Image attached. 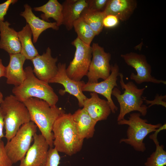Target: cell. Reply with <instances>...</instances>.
<instances>
[{
  "instance_id": "cell-12",
  "label": "cell",
  "mask_w": 166,
  "mask_h": 166,
  "mask_svg": "<svg viewBox=\"0 0 166 166\" xmlns=\"http://www.w3.org/2000/svg\"><path fill=\"white\" fill-rule=\"evenodd\" d=\"M118 65L116 63L111 65V73L106 79L99 82L85 83L82 88L83 92H89L99 94L107 99L111 112L115 113L118 107L114 104L111 97L112 91L114 88L117 86V81L120 72Z\"/></svg>"
},
{
  "instance_id": "cell-8",
  "label": "cell",
  "mask_w": 166,
  "mask_h": 166,
  "mask_svg": "<svg viewBox=\"0 0 166 166\" xmlns=\"http://www.w3.org/2000/svg\"><path fill=\"white\" fill-rule=\"evenodd\" d=\"M72 44L75 47V51L73 59L66 68V73L71 79L80 81L88 72L92 58V48L77 37Z\"/></svg>"
},
{
  "instance_id": "cell-7",
  "label": "cell",
  "mask_w": 166,
  "mask_h": 166,
  "mask_svg": "<svg viewBox=\"0 0 166 166\" xmlns=\"http://www.w3.org/2000/svg\"><path fill=\"white\" fill-rule=\"evenodd\" d=\"M37 127L31 121L25 124L5 145L6 152L13 164L21 161L25 156L36 133Z\"/></svg>"
},
{
  "instance_id": "cell-19",
  "label": "cell",
  "mask_w": 166,
  "mask_h": 166,
  "mask_svg": "<svg viewBox=\"0 0 166 166\" xmlns=\"http://www.w3.org/2000/svg\"><path fill=\"white\" fill-rule=\"evenodd\" d=\"M72 118L79 137L84 140L92 137L97 122L93 120L84 109H79L73 114Z\"/></svg>"
},
{
  "instance_id": "cell-9",
  "label": "cell",
  "mask_w": 166,
  "mask_h": 166,
  "mask_svg": "<svg viewBox=\"0 0 166 166\" xmlns=\"http://www.w3.org/2000/svg\"><path fill=\"white\" fill-rule=\"evenodd\" d=\"M92 58L86 76L88 83L98 82V80L106 79L110 75L111 65L109 62L111 55L105 51L98 43H93L91 46Z\"/></svg>"
},
{
  "instance_id": "cell-16",
  "label": "cell",
  "mask_w": 166,
  "mask_h": 166,
  "mask_svg": "<svg viewBox=\"0 0 166 166\" xmlns=\"http://www.w3.org/2000/svg\"><path fill=\"white\" fill-rule=\"evenodd\" d=\"M9 63L6 67L5 77L6 83L14 86L21 85L26 79V75L23 66L26 60L21 53L9 54Z\"/></svg>"
},
{
  "instance_id": "cell-21",
  "label": "cell",
  "mask_w": 166,
  "mask_h": 166,
  "mask_svg": "<svg viewBox=\"0 0 166 166\" xmlns=\"http://www.w3.org/2000/svg\"><path fill=\"white\" fill-rule=\"evenodd\" d=\"M62 24L68 30L73 28L74 22L80 17L87 6L86 0H66L62 4Z\"/></svg>"
},
{
  "instance_id": "cell-11",
  "label": "cell",
  "mask_w": 166,
  "mask_h": 166,
  "mask_svg": "<svg viewBox=\"0 0 166 166\" xmlns=\"http://www.w3.org/2000/svg\"><path fill=\"white\" fill-rule=\"evenodd\" d=\"M57 71L56 75L48 82L49 83H57L62 85L64 89H60L59 93L64 95L66 93L75 97L77 99L78 104L83 107L84 101L87 98L83 94L82 88L85 83L83 81H76L70 78L66 73V64L59 63L57 65Z\"/></svg>"
},
{
  "instance_id": "cell-18",
  "label": "cell",
  "mask_w": 166,
  "mask_h": 166,
  "mask_svg": "<svg viewBox=\"0 0 166 166\" xmlns=\"http://www.w3.org/2000/svg\"><path fill=\"white\" fill-rule=\"evenodd\" d=\"M10 25L7 21H0V49L9 54L20 53L21 48L18 32L10 27Z\"/></svg>"
},
{
  "instance_id": "cell-3",
  "label": "cell",
  "mask_w": 166,
  "mask_h": 166,
  "mask_svg": "<svg viewBox=\"0 0 166 166\" xmlns=\"http://www.w3.org/2000/svg\"><path fill=\"white\" fill-rule=\"evenodd\" d=\"M26 79L20 85L14 86L13 93L19 101L23 102L30 98L45 101L50 106H53L58 101V97L47 82L38 79L34 75L30 66L24 69Z\"/></svg>"
},
{
  "instance_id": "cell-24",
  "label": "cell",
  "mask_w": 166,
  "mask_h": 166,
  "mask_svg": "<svg viewBox=\"0 0 166 166\" xmlns=\"http://www.w3.org/2000/svg\"><path fill=\"white\" fill-rule=\"evenodd\" d=\"M18 35L21 45L20 53L26 59L31 60L39 54L32 40L31 30L27 23L21 31L18 32Z\"/></svg>"
},
{
  "instance_id": "cell-32",
  "label": "cell",
  "mask_w": 166,
  "mask_h": 166,
  "mask_svg": "<svg viewBox=\"0 0 166 166\" xmlns=\"http://www.w3.org/2000/svg\"><path fill=\"white\" fill-rule=\"evenodd\" d=\"M17 0H7L0 4V21H4V17L6 14L10 6L17 2Z\"/></svg>"
},
{
  "instance_id": "cell-20",
  "label": "cell",
  "mask_w": 166,
  "mask_h": 166,
  "mask_svg": "<svg viewBox=\"0 0 166 166\" xmlns=\"http://www.w3.org/2000/svg\"><path fill=\"white\" fill-rule=\"evenodd\" d=\"M136 6L137 2L135 0H108L103 11L105 16L113 15L124 21L130 17Z\"/></svg>"
},
{
  "instance_id": "cell-17",
  "label": "cell",
  "mask_w": 166,
  "mask_h": 166,
  "mask_svg": "<svg viewBox=\"0 0 166 166\" xmlns=\"http://www.w3.org/2000/svg\"><path fill=\"white\" fill-rule=\"evenodd\" d=\"M24 6V10L21 12L20 15L25 19L31 30L34 43L37 42L40 34L49 28L55 30L59 29V27L55 22H48L40 18L34 14L29 5L26 4Z\"/></svg>"
},
{
  "instance_id": "cell-5",
  "label": "cell",
  "mask_w": 166,
  "mask_h": 166,
  "mask_svg": "<svg viewBox=\"0 0 166 166\" xmlns=\"http://www.w3.org/2000/svg\"><path fill=\"white\" fill-rule=\"evenodd\" d=\"M3 114L4 136L7 141L16 134L20 127L30 121L29 112L24 103L14 95L6 97L0 104Z\"/></svg>"
},
{
  "instance_id": "cell-27",
  "label": "cell",
  "mask_w": 166,
  "mask_h": 166,
  "mask_svg": "<svg viewBox=\"0 0 166 166\" xmlns=\"http://www.w3.org/2000/svg\"><path fill=\"white\" fill-rule=\"evenodd\" d=\"M60 159L57 151L54 148H49L45 166H58Z\"/></svg>"
},
{
  "instance_id": "cell-31",
  "label": "cell",
  "mask_w": 166,
  "mask_h": 166,
  "mask_svg": "<svg viewBox=\"0 0 166 166\" xmlns=\"http://www.w3.org/2000/svg\"><path fill=\"white\" fill-rule=\"evenodd\" d=\"M143 98L144 101H145L147 104H150L148 108L156 105H161L165 108L166 107V102L164 101L166 98V95L162 96L161 95L160 96L157 94L156 95L155 99L152 101L148 100L144 97H143Z\"/></svg>"
},
{
  "instance_id": "cell-22",
  "label": "cell",
  "mask_w": 166,
  "mask_h": 166,
  "mask_svg": "<svg viewBox=\"0 0 166 166\" xmlns=\"http://www.w3.org/2000/svg\"><path fill=\"white\" fill-rule=\"evenodd\" d=\"M34 10L43 13L40 16L43 20L49 22V19L52 18L58 27L62 25V6L57 0H49L43 5L34 8Z\"/></svg>"
},
{
  "instance_id": "cell-28",
  "label": "cell",
  "mask_w": 166,
  "mask_h": 166,
  "mask_svg": "<svg viewBox=\"0 0 166 166\" xmlns=\"http://www.w3.org/2000/svg\"><path fill=\"white\" fill-rule=\"evenodd\" d=\"M86 8L92 10L103 11L108 0H87Z\"/></svg>"
},
{
  "instance_id": "cell-6",
  "label": "cell",
  "mask_w": 166,
  "mask_h": 166,
  "mask_svg": "<svg viewBox=\"0 0 166 166\" xmlns=\"http://www.w3.org/2000/svg\"><path fill=\"white\" fill-rule=\"evenodd\" d=\"M139 113H131L128 119H125L117 121L118 125H127V138L121 139L119 143H124L132 147L136 151L142 152L146 149L143 142L144 138L150 133L155 132L162 126L161 124H152L148 123L146 119L140 117Z\"/></svg>"
},
{
  "instance_id": "cell-10",
  "label": "cell",
  "mask_w": 166,
  "mask_h": 166,
  "mask_svg": "<svg viewBox=\"0 0 166 166\" xmlns=\"http://www.w3.org/2000/svg\"><path fill=\"white\" fill-rule=\"evenodd\" d=\"M121 57L128 65L134 68L136 71V74L132 73L130 78L136 83L140 84L144 82H151L166 84V81L157 79L151 75V66L144 55L131 52L122 54Z\"/></svg>"
},
{
  "instance_id": "cell-23",
  "label": "cell",
  "mask_w": 166,
  "mask_h": 166,
  "mask_svg": "<svg viewBox=\"0 0 166 166\" xmlns=\"http://www.w3.org/2000/svg\"><path fill=\"white\" fill-rule=\"evenodd\" d=\"M166 129L165 123L149 136L150 139L153 141L156 145V149L147 158L144 164L145 166H164L166 165V152L164 150V145H160L157 137L159 132Z\"/></svg>"
},
{
  "instance_id": "cell-13",
  "label": "cell",
  "mask_w": 166,
  "mask_h": 166,
  "mask_svg": "<svg viewBox=\"0 0 166 166\" xmlns=\"http://www.w3.org/2000/svg\"><path fill=\"white\" fill-rule=\"evenodd\" d=\"M33 143L30 146L18 166H45L48 151L49 144L41 134L36 133Z\"/></svg>"
},
{
  "instance_id": "cell-2",
  "label": "cell",
  "mask_w": 166,
  "mask_h": 166,
  "mask_svg": "<svg viewBox=\"0 0 166 166\" xmlns=\"http://www.w3.org/2000/svg\"><path fill=\"white\" fill-rule=\"evenodd\" d=\"M52 132L53 146L58 152L71 156L81 150L84 140L78 137L70 113H65L57 118Z\"/></svg>"
},
{
  "instance_id": "cell-4",
  "label": "cell",
  "mask_w": 166,
  "mask_h": 166,
  "mask_svg": "<svg viewBox=\"0 0 166 166\" xmlns=\"http://www.w3.org/2000/svg\"><path fill=\"white\" fill-rule=\"evenodd\" d=\"M120 83L124 93L121 94L117 88L113 89L112 95L117 99L120 106V112L117 121L124 119L125 116L132 111H137L141 116H145L147 113L148 107L143 104V94L146 87L138 88L132 81L125 83L123 74L120 73Z\"/></svg>"
},
{
  "instance_id": "cell-35",
  "label": "cell",
  "mask_w": 166,
  "mask_h": 166,
  "mask_svg": "<svg viewBox=\"0 0 166 166\" xmlns=\"http://www.w3.org/2000/svg\"><path fill=\"white\" fill-rule=\"evenodd\" d=\"M4 99H3V96L2 93L0 91V104H1L3 101Z\"/></svg>"
},
{
  "instance_id": "cell-30",
  "label": "cell",
  "mask_w": 166,
  "mask_h": 166,
  "mask_svg": "<svg viewBox=\"0 0 166 166\" xmlns=\"http://www.w3.org/2000/svg\"><path fill=\"white\" fill-rule=\"evenodd\" d=\"M119 20L115 15L111 14L106 15L103 20V27L107 28L115 27L119 24Z\"/></svg>"
},
{
  "instance_id": "cell-15",
  "label": "cell",
  "mask_w": 166,
  "mask_h": 166,
  "mask_svg": "<svg viewBox=\"0 0 166 166\" xmlns=\"http://www.w3.org/2000/svg\"><path fill=\"white\" fill-rule=\"evenodd\" d=\"M90 95V98L84 101L83 108L97 122L107 120L111 112L108 101L100 98L96 93L91 92Z\"/></svg>"
},
{
  "instance_id": "cell-14",
  "label": "cell",
  "mask_w": 166,
  "mask_h": 166,
  "mask_svg": "<svg viewBox=\"0 0 166 166\" xmlns=\"http://www.w3.org/2000/svg\"><path fill=\"white\" fill-rule=\"evenodd\" d=\"M51 54V49L48 47L45 52L41 55H38L31 60L35 76L39 79L48 83L57 71L56 65L57 57H53Z\"/></svg>"
},
{
  "instance_id": "cell-29",
  "label": "cell",
  "mask_w": 166,
  "mask_h": 166,
  "mask_svg": "<svg viewBox=\"0 0 166 166\" xmlns=\"http://www.w3.org/2000/svg\"><path fill=\"white\" fill-rule=\"evenodd\" d=\"M13 164L6 152L4 143L2 140L0 142V166H12Z\"/></svg>"
},
{
  "instance_id": "cell-26",
  "label": "cell",
  "mask_w": 166,
  "mask_h": 166,
  "mask_svg": "<svg viewBox=\"0 0 166 166\" xmlns=\"http://www.w3.org/2000/svg\"><path fill=\"white\" fill-rule=\"evenodd\" d=\"M73 28L77 34V37L85 44L90 46L93 40L96 35L87 22L80 17L74 22Z\"/></svg>"
},
{
  "instance_id": "cell-25",
  "label": "cell",
  "mask_w": 166,
  "mask_h": 166,
  "mask_svg": "<svg viewBox=\"0 0 166 166\" xmlns=\"http://www.w3.org/2000/svg\"><path fill=\"white\" fill-rule=\"evenodd\" d=\"M105 16L103 11L91 10L86 7L81 14L80 17L87 22L97 35L103 30V22Z\"/></svg>"
},
{
  "instance_id": "cell-34",
  "label": "cell",
  "mask_w": 166,
  "mask_h": 166,
  "mask_svg": "<svg viewBox=\"0 0 166 166\" xmlns=\"http://www.w3.org/2000/svg\"><path fill=\"white\" fill-rule=\"evenodd\" d=\"M6 73V67L3 64L2 60L0 58V78L5 77Z\"/></svg>"
},
{
  "instance_id": "cell-33",
  "label": "cell",
  "mask_w": 166,
  "mask_h": 166,
  "mask_svg": "<svg viewBox=\"0 0 166 166\" xmlns=\"http://www.w3.org/2000/svg\"><path fill=\"white\" fill-rule=\"evenodd\" d=\"M4 127L3 114L2 111L0 107V142L4 136L3 133V129Z\"/></svg>"
},
{
  "instance_id": "cell-1",
  "label": "cell",
  "mask_w": 166,
  "mask_h": 166,
  "mask_svg": "<svg viewBox=\"0 0 166 166\" xmlns=\"http://www.w3.org/2000/svg\"><path fill=\"white\" fill-rule=\"evenodd\" d=\"M27 108L31 121L38 127L41 134L45 138L49 148L53 147V124L57 118L65 113L61 108L50 106L44 100L30 98L23 102Z\"/></svg>"
}]
</instances>
